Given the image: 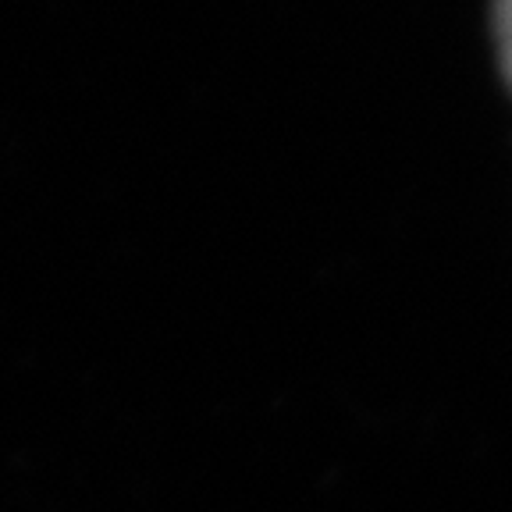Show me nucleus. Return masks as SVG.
I'll list each match as a JSON object with an SVG mask.
<instances>
[{"instance_id": "f257e3e1", "label": "nucleus", "mask_w": 512, "mask_h": 512, "mask_svg": "<svg viewBox=\"0 0 512 512\" xmlns=\"http://www.w3.org/2000/svg\"><path fill=\"white\" fill-rule=\"evenodd\" d=\"M495 40H498V64L512 89V0H495Z\"/></svg>"}]
</instances>
